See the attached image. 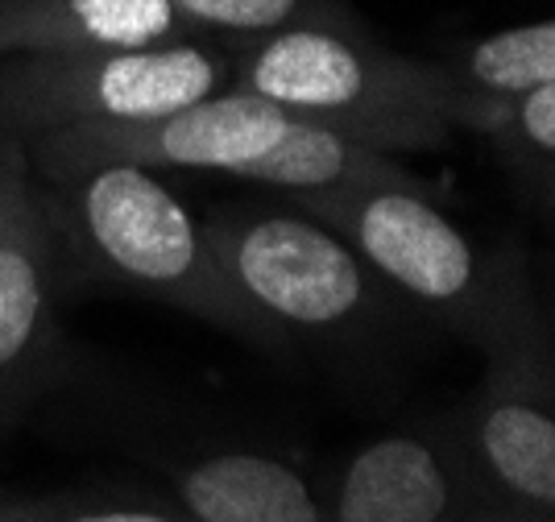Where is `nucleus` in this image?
Here are the masks:
<instances>
[{
  "label": "nucleus",
  "mask_w": 555,
  "mask_h": 522,
  "mask_svg": "<svg viewBox=\"0 0 555 522\" xmlns=\"http://www.w3.org/2000/svg\"><path fill=\"white\" fill-rule=\"evenodd\" d=\"M175 498L195 522H324L311 481L266 453L195 456L175 469Z\"/></svg>",
  "instance_id": "9b49d317"
},
{
  "label": "nucleus",
  "mask_w": 555,
  "mask_h": 522,
  "mask_svg": "<svg viewBox=\"0 0 555 522\" xmlns=\"http://www.w3.org/2000/svg\"><path fill=\"white\" fill-rule=\"evenodd\" d=\"M452 435L493 506L555 519V357L543 311L486 348L481 386Z\"/></svg>",
  "instance_id": "0eeeda50"
},
{
  "label": "nucleus",
  "mask_w": 555,
  "mask_h": 522,
  "mask_svg": "<svg viewBox=\"0 0 555 522\" xmlns=\"http://www.w3.org/2000/svg\"><path fill=\"white\" fill-rule=\"evenodd\" d=\"M324 522H461L493 501L464 464L452 428L386 432L336 469Z\"/></svg>",
  "instance_id": "1a4fd4ad"
},
{
  "label": "nucleus",
  "mask_w": 555,
  "mask_h": 522,
  "mask_svg": "<svg viewBox=\"0 0 555 522\" xmlns=\"http://www.w3.org/2000/svg\"><path fill=\"white\" fill-rule=\"evenodd\" d=\"M216 266L278 344L348 341L386 311V282L336 228L286 204H220L204 216Z\"/></svg>",
  "instance_id": "39448f33"
},
{
  "label": "nucleus",
  "mask_w": 555,
  "mask_h": 522,
  "mask_svg": "<svg viewBox=\"0 0 555 522\" xmlns=\"http://www.w3.org/2000/svg\"><path fill=\"white\" fill-rule=\"evenodd\" d=\"M291 204L336 228L390 295L423 307L477 348L502 341L539 311L527 266L514 253L477 245V237H468L415 175L302 195Z\"/></svg>",
  "instance_id": "20e7f679"
},
{
  "label": "nucleus",
  "mask_w": 555,
  "mask_h": 522,
  "mask_svg": "<svg viewBox=\"0 0 555 522\" xmlns=\"http://www.w3.org/2000/svg\"><path fill=\"white\" fill-rule=\"evenodd\" d=\"M486 141L506 162L527 200L547 212L555 200V84L514 96Z\"/></svg>",
  "instance_id": "4468645a"
},
{
  "label": "nucleus",
  "mask_w": 555,
  "mask_h": 522,
  "mask_svg": "<svg viewBox=\"0 0 555 522\" xmlns=\"http://www.w3.org/2000/svg\"><path fill=\"white\" fill-rule=\"evenodd\" d=\"M59 232L17 137H0V410L42 386L59 328Z\"/></svg>",
  "instance_id": "6e6552de"
},
{
  "label": "nucleus",
  "mask_w": 555,
  "mask_h": 522,
  "mask_svg": "<svg viewBox=\"0 0 555 522\" xmlns=\"http://www.w3.org/2000/svg\"><path fill=\"white\" fill-rule=\"evenodd\" d=\"M191 38L249 46L291 29H365L348 0H170Z\"/></svg>",
  "instance_id": "ddd939ff"
},
{
  "label": "nucleus",
  "mask_w": 555,
  "mask_h": 522,
  "mask_svg": "<svg viewBox=\"0 0 555 522\" xmlns=\"http://www.w3.org/2000/svg\"><path fill=\"white\" fill-rule=\"evenodd\" d=\"M461 522H555V519H534V514H518V510H502V506H486L477 514H468Z\"/></svg>",
  "instance_id": "dca6fc26"
},
{
  "label": "nucleus",
  "mask_w": 555,
  "mask_h": 522,
  "mask_svg": "<svg viewBox=\"0 0 555 522\" xmlns=\"http://www.w3.org/2000/svg\"><path fill=\"white\" fill-rule=\"evenodd\" d=\"M163 42H191L170 0H0V59Z\"/></svg>",
  "instance_id": "9d476101"
},
{
  "label": "nucleus",
  "mask_w": 555,
  "mask_h": 522,
  "mask_svg": "<svg viewBox=\"0 0 555 522\" xmlns=\"http://www.w3.org/2000/svg\"><path fill=\"white\" fill-rule=\"evenodd\" d=\"M4 522H195L175 501L145 498H50L0 501Z\"/></svg>",
  "instance_id": "2eb2a0df"
},
{
  "label": "nucleus",
  "mask_w": 555,
  "mask_h": 522,
  "mask_svg": "<svg viewBox=\"0 0 555 522\" xmlns=\"http://www.w3.org/2000/svg\"><path fill=\"white\" fill-rule=\"evenodd\" d=\"M440 71L468 91L514 100L534 88L555 84V25L552 22H527L509 25L486 38L456 46Z\"/></svg>",
  "instance_id": "f8f14e48"
},
{
  "label": "nucleus",
  "mask_w": 555,
  "mask_h": 522,
  "mask_svg": "<svg viewBox=\"0 0 555 522\" xmlns=\"http://www.w3.org/2000/svg\"><path fill=\"white\" fill-rule=\"evenodd\" d=\"M232 88L377 154L443 150L456 129L489 137L509 109L452 84L440 63L377 46L365 29H291L236 46Z\"/></svg>",
  "instance_id": "f03ea898"
},
{
  "label": "nucleus",
  "mask_w": 555,
  "mask_h": 522,
  "mask_svg": "<svg viewBox=\"0 0 555 522\" xmlns=\"http://www.w3.org/2000/svg\"><path fill=\"white\" fill-rule=\"evenodd\" d=\"M42 182L50 225L95 278L278 348L274 332L224 282L204 220L150 166L88 162Z\"/></svg>",
  "instance_id": "7ed1b4c3"
},
{
  "label": "nucleus",
  "mask_w": 555,
  "mask_h": 522,
  "mask_svg": "<svg viewBox=\"0 0 555 522\" xmlns=\"http://www.w3.org/2000/svg\"><path fill=\"white\" fill-rule=\"evenodd\" d=\"M22 150L38 179L88 162H138L150 170H211L249 179L274 187L286 200L411 179V170L390 154L352 145L245 88L216 91L154 120H104L25 137Z\"/></svg>",
  "instance_id": "f257e3e1"
},
{
  "label": "nucleus",
  "mask_w": 555,
  "mask_h": 522,
  "mask_svg": "<svg viewBox=\"0 0 555 522\" xmlns=\"http://www.w3.org/2000/svg\"><path fill=\"white\" fill-rule=\"evenodd\" d=\"M0 522H4V514H0Z\"/></svg>",
  "instance_id": "f3484780"
},
{
  "label": "nucleus",
  "mask_w": 555,
  "mask_h": 522,
  "mask_svg": "<svg viewBox=\"0 0 555 522\" xmlns=\"http://www.w3.org/2000/svg\"><path fill=\"white\" fill-rule=\"evenodd\" d=\"M232 88V50L163 42L0 59V137H38L104 120H154Z\"/></svg>",
  "instance_id": "423d86ee"
}]
</instances>
